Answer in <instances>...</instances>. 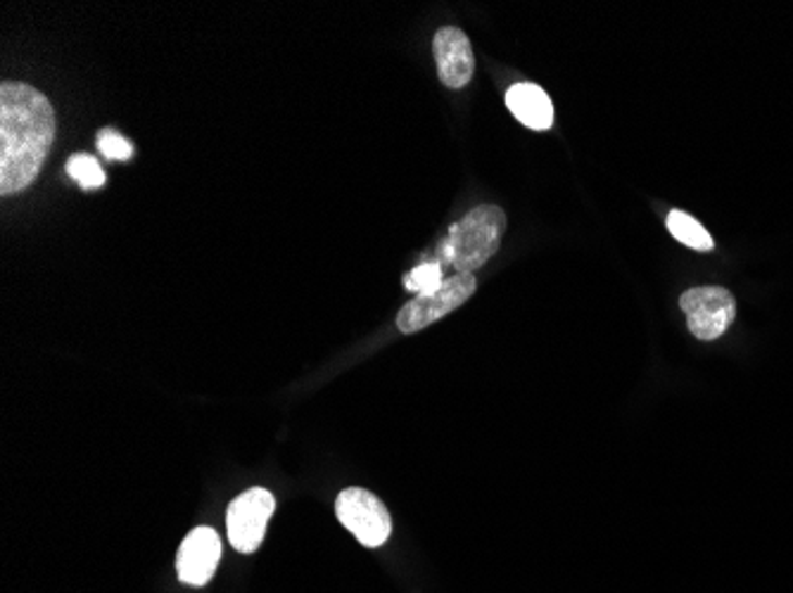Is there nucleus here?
<instances>
[{
  "instance_id": "0eeeda50",
  "label": "nucleus",
  "mask_w": 793,
  "mask_h": 593,
  "mask_svg": "<svg viewBox=\"0 0 793 593\" xmlns=\"http://www.w3.org/2000/svg\"><path fill=\"white\" fill-rule=\"evenodd\" d=\"M221 560V538L212 528H195L188 534L177 556V572L183 584L205 586Z\"/></svg>"
},
{
  "instance_id": "7ed1b4c3",
  "label": "nucleus",
  "mask_w": 793,
  "mask_h": 593,
  "mask_svg": "<svg viewBox=\"0 0 793 593\" xmlns=\"http://www.w3.org/2000/svg\"><path fill=\"white\" fill-rule=\"evenodd\" d=\"M476 288L478 282L473 274H456L452 278H445V282L437 290L416 294L411 302L401 306V312L397 314V330L405 335L425 330L435 320L445 318L461 304H466L473 296Z\"/></svg>"
},
{
  "instance_id": "f257e3e1",
  "label": "nucleus",
  "mask_w": 793,
  "mask_h": 593,
  "mask_svg": "<svg viewBox=\"0 0 793 593\" xmlns=\"http://www.w3.org/2000/svg\"><path fill=\"white\" fill-rule=\"evenodd\" d=\"M56 141L52 102L29 84L0 86V195H15L41 173Z\"/></svg>"
},
{
  "instance_id": "20e7f679",
  "label": "nucleus",
  "mask_w": 793,
  "mask_h": 593,
  "mask_svg": "<svg viewBox=\"0 0 793 593\" xmlns=\"http://www.w3.org/2000/svg\"><path fill=\"white\" fill-rule=\"evenodd\" d=\"M335 516L347 532H352L359 544L369 548L383 546L393 532V520H389L385 504L375 494L359 487L340 492L338 501H335Z\"/></svg>"
},
{
  "instance_id": "ddd939ff",
  "label": "nucleus",
  "mask_w": 793,
  "mask_h": 593,
  "mask_svg": "<svg viewBox=\"0 0 793 593\" xmlns=\"http://www.w3.org/2000/svg\"><path fill=\"white\" fill-rule=\"evenodd\" d=\"M98 147L107 159H117V161H124L133 155V145L124 136H119V133L112 129H103L98 133Z\"/></svg>"
},
{
  "instance_id": "f8f14e48",
  "label": "nucleus",
  "mask_w": 793,
  "mask_h": 593,
  "mask_svg": "<svg viewBox=\"0 0 793 593\" xmlns=\"http://www.w3.org/2000/svg\"><path fill=\"white\" fill-rule=\"evenodd\" d=\"M442 282H445V276H442V266L437 262H425L405 276V288L419 294L437 290Z\"/></svg>"
},
{
  "instance_id": "9d476101",
  "label": "nucleus",
  "mask_w": 793,
  "mask_h": 593,
  "mask_svg": "<svg viewBox=\"0 0 793 593\" xmlns=\"http://www.w3.org/2000/svg\"><path fill=\"white\" fill-rule=\"evenodd\" d=\"M668 231L677 242H682V245H687L692 250H698V252L712 250V235L694 217H689L687 211H677V209L670 211Z\"/></svg>"
},
{
  "instance_id": "1a4fd4ad",
  "label": "nucleus",
  "mask_w": 793,
  "mask_h": 593,
  "mask_svg": "<svg viewBox=\"0 0 793 593\" xmlns=\"http://www.w3.org/2000/svg\"><path fill=\"white\" fill-rule=\"evenodd\" d=\"M506 107L522 126L532 131H546L554 124V105L546 90L530 81L514 84L506 93Z\"/></svg>"
},
{
  "instance_id": "39448f33",
  "label": "nucleus",
  "mask_w": 793,
  "mask_h": 593,
  "mask_svg": "<svg viewBox=\"0 0 793 593\" xmlns=\"http://www.w3.org/2000/svg\"><path fill=\"white\" fill-rule=\"evenodd\" d=\"M680 306L687 316L694 337L704 342L718 340L736 318V300L730 290L718 286L694 288L680 296Z\"/></svg>"
},
{
  "instance_id": "6e6552de",
  "label": "nucleus",
  "mask_w": 793,
  "mask_h": 593,
  "mask_svg": "<svg viewBox=\"0 0 793 593\" xmlns=\"http://www.w3.org/2000/svg\"><path fill=\"white\" fill-rule=\"evenodd\" d=\"M433 50L442 84L447 88H464L470 84L476 74V56L470 38L461 29L456 26L440 29L433 40Z\"/></svg>"
},
{
  "instance_id": "9b49d317",
  "label": "nucleus",
  "mask_w": 793,
  "mask_h": 593,
  "mask_svg": "<svg viewBox=\"0 0 793 593\" xmlns=\"http://www.w3.org/2000/svg\"><path fill=\"white\" fill-rule=\"evenodd\" d=\"M67 173L84 187V191H96V187L105 185V171L103 167L98 165L96 157L91 155H72L70 159H67Z\"/></svg>"
},
{
  "instance_id": "f03ea898",
  "label": "nucleus",
  "mask_w": 793,
  "mask_h": 593,
  "mask_svg": "<svg viewBox=\"0 0 793 593\" xmlns=\"http://www.w3.org/2000/svg\"><path fill=\"white\" fill-rule=\"evenodd\" d=\"M504 233L506 214L494 205H480L449 228L442 254L459 274H473L494 257Z\"/></svg>"
},
{
  "instance_id": "423d86ee",
  "label": "nucleus",
  "mask_w": 793,
  "mask_h": 593,
  "mask_svg": "<svg viewBox=\"0 0 793 593\" xmlns=\"http://www.w3.org/2000/svg\"><path fill=\"white\" fill-rule=\"evenodd\" d=\"M276 501L272 492L252 487L233 498L226 513L228 542L238 554H254L264 542L268 518L274 516Z\"/></svg>"
}]
</instances>
